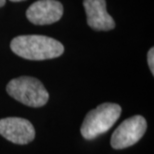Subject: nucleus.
Returning <instances> with one entry per match:
<instances>
[{"instance_id": "4", "label": "nucleus", "mask_w": 154, "mask_h": 154, "mask_svg": "<svg viewBox=\"0 0 154 154\" xmlns=\"http://www.w3.org/2000/svg\"><path fill=\"white\" fill-rule=\"evenodd\" d=\"M147 129L143 116L135 115L124 120L111 136V146L114 149H124L137 143Z\"/></svg>"}, {"instance_id": "3", "label": "nucleus", "mask_w": 154, "mask_h": 154, "mask_svg": "<svg viewBox=\"0 0 154 154\" xmlns=\"http://www.w3.org/2000/svg\"><path fill=\"white\" fill-rule=\"evenodd\" d=\"M6 91L15 100L30 107H41L49 99L48 92L41 81L30 76L12 79L6 86Z\"/></svg>"}, {"instance_id": "6", "label": "nucleus", "mask_w": 154, "mask_h": 154, "mask_svg": "<svg viewBox=\"0 0 154 154\" xmlns=\"http://www.w3.org/2000/svg\"><path fill=\"white\" fill-rule=\"evenodd\" d=\"M63 6L57 0H38L29 6L26 17L36 25H49L61 19Z\"/></svg>"}, {"instance_id": "10", "label": "nucleus", "mask_w": 154, "mask_h": 154, "mask_svg": "<svg viewBox=\"0 0 154 154\" xmlns=\"http://www.w3.org/2000/svg\"><path fill=\"white\" fill-rule=\"evenodd\" d=\"M12 2H20V1H24V0H10Z\"/></svg>"}, {"instance_id": "1", "label": "nucleus", "mask_w": 154, "mask_h": 154, "mask_svg": "<svg viewBox=\"0 0 154 154\" xmlns=\"http://www.w3.org/2000/svg\"><path fill=\"white\" fill-rule=\"evenodd\" d=\"M11 50L28 60H47L63 54L64 46L58 40L45 35H20L12 39Z\"/></svg>"}, {"instance_id": "7", "label": "nucleus", "mask_w": 154, "mask_h": 154, "mask_svg": "<svg viewBox=\"0 0 154 154\" xmlns=\"http://www.w3.org/2000/svg\"><path fill=\"white\" fill-rule=\"evenodd\" d=\"M87 23L97 31H108L115 27V21L106 10L105 0H83Z\"/></svg>"}, {"instance_id": "9", "label": "nucleus", "mask_w": 154, "mask_h": 154, "mask_svg": "<svg viewBox=\"0 0 154 154\" xmlns=\"http://www.w3.org/2000/svg\"><path fill=\"white\" fill-rule=\"evenodd\" d=\"M5 1L6 0H0V7H2V6L5 4Z\"/></svg>"}, {"instance_id": "5", "label": "nucleus", "mask_w": 154, "mask_h": 154, "mask_svg": "<svg viewBox=\"0 0 154 154\" xmlns=\"http://www.w3.org/2000/svg\"><path fill=\"white\" fill-rule=\"evenodd\" d=\"M0 134L15 144H28L34 139L35 129L31 122L19 117L0 119Z\"/></svg>"}, {"instance_id": "8", "label": "nucleus", "mask_w": 154, "mask_h": 154, "mask_svg": "<svg viewBox=\"0 0 154 154\" xmlns=\"http://www.w3.org/2000/svg\"><path fill=\"white\" fill-rule=\"evenodd\" d=\"M147 62H148L150 71H151L152 75H154V49L153 47L150 48L148 51V54H147Z\"/></svg>"}, {"instance_id": "2", "label": "nucleus", "mask_w": 154, "mask_h": 154, "mask_svg": "<svg viewBox=\"0 0 154 154\" xmlns=\"http://www.w3.org/2000/svg\"><path fill=\"white\" fill-rule=\"evenodd\" d=\"M121 114V107L115 103H102L85 116L81 125L82 136L92 140L105 133L114 125Z\"/></svg>"}]
</instances>
